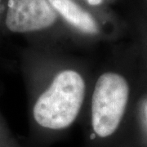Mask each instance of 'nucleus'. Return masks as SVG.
Segmentation results:
<instances>
[{
  "instance_id": "obj_1",
  "label": "nucleus",
  "mask_w": 147,
  "mask_h": 147,
  "mask_svg": "<svg viewBox=\"0 0 147 147\" xmlns=\"http://www.w3.org/2000/svg\"><path fill=\"white\" fill-rule=\"evenodd\" d=\"M84 93L82 76L74 70H64L37 100L33 110L34 120L51 130L68 127L79 115Z\"/></svg>"
},
{
  "instance_id": "obj_2",
  "label": "nucleus",
  "mask_w": 147,
  "mask_h": 147,
  "mask_svg": "<svg viewBox=\"0 0 147 147\" xmlns=\"http://www.w3.org/2000/svg\"><path fill=\"white\" fill-rule=\"evenodd\" d=\"M129 87L126 79L115 73L101 74L95 86L92 100V126L101 138L113 135L126 109Z\"/></svg>"
},
{
  "instance_id": "obj_3",
  "label": "nucleus",
  "mask_w": 147,
  "mask_h": 147,
  "mask_svg": "<svg viewBox=\"0 0 147 147\" xmlns=\"http://www.w3.org/2000/svg\"><path fill=\"white\" fill-rule=\"evenodd\" d=\"M59 17L48 0H8L5 24L13 33H30L52 27Z\"/></svg>"
},
{
  "instance_id": "obj_4",
  "label": "nucleus",
  "mask_w": 147,
  "mask_h": 147,
  "mask_svg": "<svg viewBox=\"0 0 147 147\" xmlns=\"http://www.w3.org/2000/svg\"><path fill=\"white\" fill-rule=\"evenodd\" d=\"M60 17L70 26L85 34L99 32L96 16L84 7L77 0H48Z\"/></svg>"
},
{
  "instance_id": "obj_5",
  "label": "nucleus",
  "mask_w": 147,
  "mask_h": 147,
  "mask_svg": "<svg viewBox=\"0 0 147 147\" xmlns=\"http://www.w3.org/2000/svg\"><path fill=\"white\" fill-rule=\"evenodd\" d=\"M84 1L91 7H99L102 5L105 2V0H84Z\"/></svg>"
},
{
  "instance_id": "obj_6",
  "label": "nucleus",
  "mask_w": 147,
  "mask_h": 147,
  "mask_svg": "<svg viewBox=\"0 0 147 147\" xmlns=\"http://www.w3.org/2000/svg\"><path fill=\"white\" fill-rule=\"evenodd\" d=\"M1 4H2V0H0V11H1Z\"/></svg>"
}]
</instances>
